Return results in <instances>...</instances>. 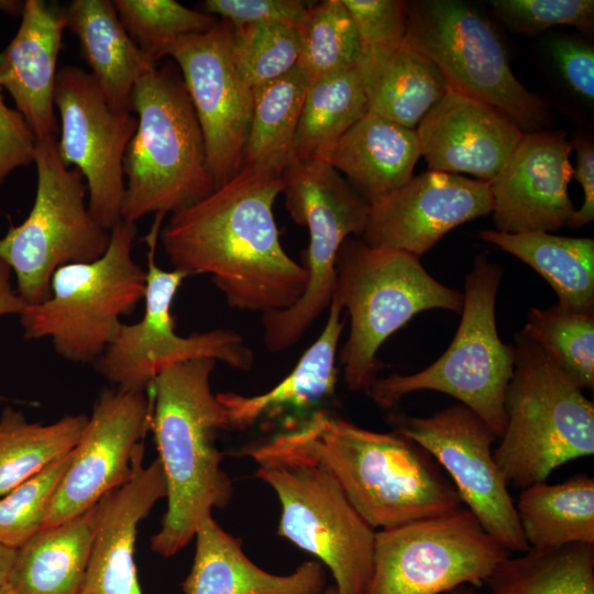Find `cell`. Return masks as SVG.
Wrapping results in <instances>:
<instances>
[{
    "label": "cell",
    "mask_w": 594,
    "mask_h": 594,
    "mask_svg": "<svg viewBox=\"0 0 594 594\" xmlns=\"http://www.w3.org/2000/svg\"><path fill=\"white\" fill-rule=\"evenodd\" d=\"M136 232L135 223L121 220L100 257L59 266L50 296L19 315L24 339L50 338L62 358L94 363L114 340L120 318L144 298L146 271L132 256Z\"/></svg>",
    "instance_id": "8"
},
{
    "label": "cell",
    "mask_w": 594,
    "mask_h": 594,
    "mask_svg": "<svg viewBox=\"0 0 594 594\" xmlns=\"http://www.w3.org/2000/svg\"><path fill=\"white\" fill-rule=\"evenodd\" d=\"M502 268L480 254L465 277L462 317L447 351L425 370L376 378L366 389L380 406H395L424 389L453 396L499 438L506 426L505 392L513 375L515 346L504 343L495 320Z\"/></svg>",
    "instance_id": "9"
},
{
    "label": "cell",
    "mask_w": 594,
    "mask_h": 594,
    "mask_svg": "<svg viewBox=\"0 0 594 594\" xmlns=\"http://www.w3.org/2000/svg\"><path fill=\"white\" fill-rule=\"evenodd\" d=\"M355 24L360 40L358 69L367 95L385 65L405 41L406 1L342 0Z\"/></svg>",
    "instance_id": "40"
},
{
    "label": "cell",
    "mask_w": 594,
    "mask_h": 594,
    "mask_svg": "<svg viewBox=\"0 0 594 594\" xmlns=\"http://www.w3.org/2000/svg\"><path fill=\"white\" fill-rule=\"evenodd\" d=\"M332 299L350 316L340 356L345 384L366 391L377 378V351L392 333L427 309L461 314L464 297L428 274L420 257L350 237L336 260Z\"/></svg>",
    "instance_id": "7"
},
{
    "label": "cell",
    "mask_w": 594,
    "mask_h": 594,
    "mask_svg": "<svg viewBox=\"0 0 594 594\" xmlns=\"http://www.w3.org/2000/svg\"><path fill=\"white\" fill-rule=\"evenodd\" d=\"M514 346L506 426L494 458L507 485L525 488L573 459L594 454V405L521 331Z\"/></svg>",
    "instance_id": "6"
},
{
    "label": "cell",
    "mask_w": 594,
    "mask_h": 594,
    "mask_svg": "<svg viewBox=\"0 0 594 594\" xmlns=\"http://www.w3.org/2000/svg\"><path fill=\"white\" fill-rule=\"evenodd\" d=\"M67 28L77 36L81 58L116 111H132L138 79L152 66L121 23L112 1L73 0Z\"/></svg>",
    "instance_id": "26"
},
{
    "label": "cell",
    "mask_w": 594,
    "mask_h": 594,
    "mask_svg": "<svg viewBox=\"0 0 594 594\" xmlns=\"http://www.w3.org/2000/svg\"><path fill=\"white\" fill-rule=\"evenodd\" d=\"M322 594H338L334 585L327 586Z\"/></svg>",
    "instance_id": "51"
},
{
    "label": "cell",
    "mask_w": 594,
    "mask_h": 594,
    "mask_svg": "<svg viewBox=\"0 0 594 594\" xmlns=\"http://www.w3.org/2000/svg\"><path fill=\"white\" fill-rule=\"evenodd\" d=\"M491 211L487 182L428 170L370 205L362 240L420 257L453 228Z\"/></svg>",
    "instance_id": "19"
},
{
    "label": "cell",
    "mask_w": 594,
    "mask_h": 594,
    "mask_svg": "<svg viewBox=\"0 0 594 594\" xmlns=\"http://www.w3.org/2000/svg\"><path fill=\"white\" fill-rule=\"evenodd\" d=\"M391 422L448 472L461 502L491 536L509 552L529 549L494 458L492 446L498 438L476 414L458 404L429 417L393 415Z\"/></svg>",
    "instance_id": "15"
},
{
    "label": "cell",
    "mask_w": 594,
    "mask_h": 594,
    "mask_svg": "<svg viewBox=\"0 0 594 594\" xmlns=\"http://www.w3.org/2000/svg\"><path fill=\"white\" fill-rule=\"evenodd\" d=\"M215 364L200 358L169 365L147 389L153 402L150 430L167 485V510L151 548L164 558L182 550L212 509L226 507L233 494L216 446L217 433L231 426L211 391Z\"/></svg>",
    "instance_id": "2"
},
{
    "label": "cell",
    "mask_w": 594,
    "mask_h": 594,
    "mask_svg": "<svg viewBox=\"0 0 594 594\" xmlns=\"http://www.w3.org/2000/svg\"><path fill=\"white\" fill-rule=\"evenodd\" d=\"M581 389L594 386V312L531 308L521 330Z\"/></svg>",
    "instance_id": "37"
},
{
    "label": "cell",
    "mask_w": 594,
    "mask_h": 594,
    "mask_svg": "<svg viewBox=\"0 0 594 594\" xmlns=\"http://www.w3.org/2000/svg\"><path fill=\"white\" fill-rule=\"evenodd\" d=\"M575 150L576 164L573 176L583 189V204L575 210L568 227L576 230L594 219V145L592 138L579 134L570 141Z\"/></svg>",
    "instance_id": "46"
},
{
    "label": "cell",
    "mask_w": 594,
    "mask_h": 594,
    "mask_svg": "<svg viewBox=\"0 0 594 594\" xmlns=\"http://www.w3.org/2000/svg\"><path fill=\"white\" fill-rule=\"evenodd\" d=\"M420 156L416 129L369 110L341 138L329 163L372 205L408 183Z\"/></svg>",
    "instance_id": "25"
},
{
    "label": "cell",
    "mask_w": 594,
    "mask_h": 594,
    "mask_svg": "<svg viewBox=\"0 0 594 594\" xmlns=\"http://www.w3.org/2000/svg\"><path fill=\"white\" fill-rule=\"evenodd\" d=\"M300 426L316 455L374 529L462 506L432 455L395 430H367L326 411L314 413Z\"/></svg>",
    "instance_id": "4"
},
{
    "label": "cell",
    "mask_w": 594,
    "mask_h": 594,
    "mask_svg": "<svg viewBox=\"0 0 594 594\" xmlns=\"http://www.w3.org/2000/svg\"><path fill=\"white\" fill-rule=\"evenodd\" d=\"M485 594H594V544L529 548L484 581Z\"/></svg>",
    "instance_id": "33"
},
{
    "label": "cell",
    "mask_w": 594,
    "mask_h": 594,
    "mask_svg": "<svg viewBox=\"0 0 594 594\" xmlns=\"http://www.w3.org/2000/svg\"><path fill=\"white\" fill-rule=\"evenodd\" d=\"M449 88L436 64L405 40L369 95V110L416 129Z\"/></svg>",
    "instance_id": "35"
},
{
    "label": "cell",
    "mask_w": 594,
    "mask_h": 594,
    "mask_svg": "<svg viewBox=\"0 0 594 594\" xmlns=\"http://www.w3.org/2000/svg\"><path fill=\"white\" fill-rule=\"evenodd\" d=\"M508 557L461 506L376 531L367 594H441L479 585Z\"/></svg>",
    "instance_id": "13"
},
{
    "label": "cell",
    "mask_w": 594,
    "mask_h": 594,
    "mask_svg": "<svg viewBox=\"0 0 594 594\" xmlns=\"http://www.w3.org/2000/svg\"><path fill=\"white\" fill-rule=\"evenodd\" d=\"M152 413L148 391L113 387L99 394L56 490L44 528L82 514L131 479L144 455L143 438L151 428Z\"/></svg>",
    "instance_id": "17"
},
{
    "label": "cell",
    "mask_w": 594,
    "mask_h": 594,
    "mask_svg": "<svg viewBox=\"0 0 594 594\" xmlns=\"http://www.w3.org/2000/svg\"><path fill=\"white\" fill-rule=\"evenodd\" d=\"M429 170L491 182L525 134L495 107L449 88L416 128Z\"/></svg>",
    "instance_id": "21"
},
{
    "label": "cell",
    "mask_w": 594,
    "mask_h": 594,
    "mask_svg": "<svg viewBox=\"0 0 594 594\" xmlns=\"http://www.w3.org/2000/svg\"><path fill=\"white\" fill-rule=\"evenodd\" d=\"M65 8L25 0L20 26L0 52V86L13 98L36 142L55 139L54 91Z\"/></svg>",
    "instance_id": "23"
},
{
    "label": "cell",
    "mask_w": 594,
    "mask_h": 594,
    "mask_svg": "<svg viewBox=\"0 0 594 594\" xmlns=\"http://www.w3.org/2000/svg\"><path fill=\"white\" fill-rule=\"evenodd\" d=\"M95 520L96 505L16 549L7 581L10 594H80Z\"/></svg>",
    "instance_id": "28"
},
{
    "label": "cell",
    "mask_w": 594,
    "mask_h": 594,
    "mask_svg": "<svg viewBox=\"0 0 594 594\" xmlns=\"http://www.w3.org/2000/svg\"><path fill=\"white\" fill-rule=\"evenodd\" d=\"M285 207L306 226L309 245L305 292L290 308L262 315L264 343L271 352L290 348L329 308L336 284V260L351 235L362 237L370 205L328 162H290L280 175Z\"/></svg>",
    "instance_id": "12"
},
{
    "label": "cell",
    "mask_w": 594,
    "mask_h": 594,
    "mask_svg": "<svg viewBox=\"0 0 594 594\" xmlns=\"http://www.w3.org/2000/svg\"><path fill=\"white\" fill-rule=\"evenodd\" d=\"M231 32V23L220 20L165 52L178 65L196 112L216 188L242 169L253 110L252 89L241 79L232 58Z\"/></svg>",
    "instance_id": "18"
},
{
    "label": "cell",
    "mask_w": 594,
    "mask_h": 594,
    "mask_svg": "<svg viewBox=\"0 0 594 594\" xmlns=\"http://www.w3.org/2000/svg\"><path fill=\"white\" fill-rule=\"evenodd\" d=\"M343 308L331 300L320 336L304 352L293 371L270 391L245 396L218 393L228 413L231 429L242 430L263 417L285 409H306L333 394L337 384V351L344 328Z\"/></svg>",
    "instance_id": "27"
},
{
    "label": "cell",
    "mask_w": 594,
    "mask_h": 594,
    "mask_svg": "<svg viewBox=\"0 0 594 594\" xmlns=\"http://www.w3.org/2000/svg\"><path fill=\"white\" fill-rule=\"evenodd\" d=\"M164 217L155 215L145 238L148 255L143 317L132 324L121 323L114 340L94 362L101 376L123 391L146 392L165 367L195 359L218 360L241 371L250 370L254 362L253 351L233 330L215 329L189 337L176 333L170 308L189 275L175 268L165 271L155 262Z\"/></svg>",
    "instance_id": "14"
},
{
    "label": "cell",
    "mask_w": 594,
    "mask_h": 594,
    "mask_svg": "<svg viewBox=\"0 0 594 594\" xmlns=\"http://www.w3.org/2000/svg\"><path fill=\"white\" fill-rule=\"evenodd\" d=\"M309 80L296 66L284 76L252 88L253 110L242 167L279 176L290 162Z\"/></svg>",
    "instance_id": "32"
},
{
    "label": "cell",
    "mask_w": 594,
    "mask_h": 594,
    "mask_svg": "<svg viewBox=\"0 0 594 594\" xmlns=\"http://www.w3.org/2000/svg\"><path fill=\"white\" fill-rule=\"evenodd\" d=\"M550 55L565 84L583 100H594V48L572 37L550 42Z\"/></svg>",
    "instance_id": "44"
},
{
    "label": "cell",
    "mask_w": 594,
    "mask_h": 594,
    "mask_svg": "<svg viewBox=\"0 0 594 594\" xmlns=\"http://www.w3.org/2000/svg\"><path fill=\"white\" fill-rule=\"evenodd\" d=\"M571 142L561 130L525 133L505 165L488 182L496 231L551 232L571 221L575 207Z\"/></svg>",
    "instance_id": "20"
},
{
    "label": "cell",
    "mask_w": 594,
    "mask_h": 594,
    "mask_svg": "<svg viewBox=\"0 0 594 594\" xmlns=\"http://www.w3.org/2000/svg\"><path fill=\"white\" fill-rule=\"evenodd\" d=\"M132 110L138 127L123 160V221L175 213L216 189L200 124L173 65L156 64L138 79Z\"/></svg>",
    "instance_id": "5"
},
{
    "label": "cell",
    "mask_w": 594,
    "mask_h": 594,
    "mask_svg": "<svg viewBox=\"0 0 594 594\" xmlns=\"http://www.w3.org/2000/svg\"><path fill=\"white\" fill-rule=\"evenodd\" d=\"M309 6L300 0H206L207 13L218 15L232 26L265 22L298 24Z\"/></svg>",
    "instance_id": "43"
},
{
    "label": "cell",
    "mask_w": 594,
    "mask_h": 594,
    "mask_svg": "<svg viewBox=\"0 0 594 594\" xmlns=\"http://www.w3.org/2000/svg\"><path fill=\"white\" fill-rule=\"evenodd\" d=\"M193 566L182 583L184 594H322L327 574L318 560L299 564L289 574L258 568L242 550L241 540L212 518L195 534Z\"/></svg>",
    "instance_id": "24"
},
{
    "label": "cell",
    "mask_w": 594,
    "mask_h": 594,
    "mask_svg": "<svg viewBox=\"0 0 594 594\" xmlns=\"http://www.w3.org/2000/svg\"><path fill=\"white\" fill-rule=\"evenodd\" d=\"M297 67L309 82L318 77L358 67L360 40L342 0L310 2L298 23Z\"/></svg>",
    "instance_id": "36"
},
{
    "label": "cell",
    "mask_w": 594,
    "mask_h": 594,
    "mask_svg": "<svg viewBox=\"0 0 594 594\" xmlns=\"http://www.w3.org/2000/svg\"><path fill=\"white\" fill-rule=\"evenodd\" d=\"M125 31L154 64L175 42L211 29L218 20L175 0L112 1Z\"/></svg>",
    "instance_id": "38"
},
{
    "label": "cell",
    "mask_w": 594,
    "mask_h": 594,
    "mask_svg": "<svg viewBox=\"0 0 594 594\" xmlns=\"http://www.w3.org/2000/svg\"><path fill=\"white\" fill-rule=\"evenodd\" d=\"M24 1L0 0V12L18 15L22 13Z\"/></svg>",
    "instance_id": "49"
},
{
    "label": "cell",
    "mask_w": 594,
    "mask_h": 594,
    "mask_svg": "<svg viewBox=\"0 0 594 594\" xmlns=\"http://www.w3.org/2000/svg\"><path fill=\"white\" fill-rule=\"evenodd\" d=\"M0 594H10L8 587H7V584L2 587H0Z\"/></svg>",
    "instance_id": "52"
},
{
    "label": "cell",
    "mask_w": 594,
    "mask_h": 594,
    "mask_svg": "<svg viewBox=\"0 0 594 594\" xmlns=\"http://www.w3.org/2000/svg\"><path fill=\"white\" fill-rule=\"evenodd\" d=\"M54 106L61 118L58 156L85 177L89 212L110 231L122 220L123 160L136 117L113 110L92 75L73 65L57 70Z\"/></svg>",
    "instance_id": "16"
},
{
    "label": "cell",
    "mask_w": 594,
    "mask_h": 594,
    "mask_svg": "<svg viewBox=\"0 0 594 594\" xmlns=\"http://www.w3.org/2000/svg\"><path fill=\"white\" fill-rule=\"evenodd\" d=\"M406 9L405 40L436 64L450 88L501 110L524 133L546 130V101L517 79L481 12L457 0L406 1Z\"/></svg>",
    "instance_id": "10"
},
{
    "label": "cell",
    "mask_w": 594,
    "mask_h": 594,
    "mask_svg": "<svg viewBox=\"0 0 594 594\" xmlns=\"http://www.w3.org/2000/svg\"><path fill=\"white\" fill-rule=\"evenodd\" d=\"M283 180L242 167L196 204L172 213L162 230L175 270L208 274L235 309L262 315L294 306L307 271L284 250L273 206Z\"/></svg>",
    "instance_id": "1"
},
{
    "label": "cell",
    "mask_w": 594,
    "mask_h": 594,
    "mask_svg": "<svg viewBox=\"0 0 594 594\" xmlns=\"http://www.w3.org/2000/svg\"><path fill=\"white\" fill-rule=\"evenodd\" d=\"M242 453L280 502L277 535L324 564L338 594H367L376 531L316 455L300 424Z\"/></svg>",
    "instance_id": "3"
},
{
    "label": "cell",
    "mask_w": 594,
    "mask_h": 594,
    "mask_svg": "<svg viewBox=\"0 0 594 594\" xmlns=\"http://www.w3.org/2000/svg\"><path fill=\"white\" fill-rule=\"evenodd\" d=\"M16 550L0 544V587L7 584Z\"/></svg>",
    "instance_id": "48"
},
{
    "label": "cell",
    "mask_w": 594,
    "mask_h": 594,
    "mask_svg": "<svg viewBox=\"0 0 594 594\" xmlns=\"http://www.w3.org/2000/svg\"><path fill=\"white\" fill-rule=\"evenodd\" d=\"M34 164L37 183L32 209L0 239V258L14 273L16 293L25 305L50 296L59 266L97 260L110 241V231L86 205L81 173L62 162L55 139L36 142Z\"/></svg>",
    "instance_id": "11"
},
{
    "label": "cell",
    "mask_w": 594,
    "mask_h": 594,
    "mask_svg": "<svg viewBox=\"0 0 594 594\" xmlns=\"http://www.w3.org/2000/svg\"><path fill=\"white\" fill-rule=\"evenodd\" d=\"M0 86V185L16 168L34 163L36 140L22 116L7 106Z\"/></svg>",
    "instance_id": "45"
},
{
    "label": "cell",
    "mask_w": 594,
    "mask_h": 594,
    "mask_svg": "<svg viewBox=\"0 0 594 594\" xmlns=\"http://www.w3.org/2000/svg\"><path fill=\"white\" fill-rule=\"evenodd\" d=\"M87 421L86 415H70L42 425L6 407L0 416V497L73 451Z\"/></svg>",
    "instance_id": "34"
},
{
    "label": "cell",
    "mask_w": 594,
    "mask_h": 594,
    "mask_svg": "<svg viewBox=\"0 0 594 594\" xmlns=\"http://www.w3.org/2000/svg\"><path fill=\"white\" fill-rule=\"evenodd\" d=\"M166 496L160 459L144 465L142 458L128 482L99 499L80 594H143L134 561L138 526Z\"/></svg>",
    "instance_id": "22"
},
{
    "label": "cell",
    "mask_w": 594,
    "mask_h": 594,
    "mask_svg": "<svg viewBox=\"0 0 594 594\" xmlns=\"http://www.w3.org/2000/svg\"><path fill=\"white\" fill-rule=\"evenodd\" d=\"M367 111V95L358 67L311 80L294 138L290 162L329 163L341 138Z\"/></svg>",
    "instance_id": "31"
},
{
    "label": "cell",
    "mask_w": 594,
    "mask_h": 594,
    "mask_svg": "<svg viewBox=\"0 0 594 594\" xmlns=\"http://www.w3.org/2000/svg\"><path fill=\"white\" fill-rule=\"evenodd\" d=\"M446 594H483V593L476 591L473 586H466L465 584V585L458 586L454 590L447 592Z\"/></svg>",
    "instance_id": "50"
},
{
    "label": "cell",
    "mask_w": 594,
    "mask_h": 594,
    "mask_svg": "<svg viewBox=\"0 0 594 594\" xmlns=\"http://www.w3.org/2000/svg\"><path fill=\"white\" fill-rule=\"evenodd\" d=\"M491 7L508 29L524 34L557 25L591 31L594 24L593 0H493Z\"/></svg>",
    "instance_id": "42"
},
{
    "label": "cell",
    "mask_w": 594,
    "mask_h": 594,
    "mask_svg": "<svg viewBox=\"0 0 594 594\" xmlns=\"http://www.w3.org/2000/svg\"><path fill=\"white\" fill-rule=\"evenodd\" d=\"M298 24L265 22L232 26L231 52L235 68L246 86L279 78L297 66Z\"/></svg>",
    "instance_id": "39"
},
{
    "label": "cell",
    "mask_w": 594,
    "mask_h": 594,
    "mask_svg": "<svg viewBox=\"0 0 594 594\" xmlns=\"http://www.w3.org/2000/svg\"><path fill=\"white\" fill-rule=\"evenodd\" d=\"M479 237L539 273L557 294L559 306L573 312H594L593 239L496 230H482Z\"/></svg>",
    "instance_id": "29"
},
{
    "label": "cell",
    "mask_w": 594,
    "mask_h": 594,
    "mask_svg": "<svg viewBox=\"0 0 594 594\" xmlns=\"http://www.w3.org/2000/svg\"><path fill=\"white\" fill-rule=\"evenodd\" d=\"M72 459L73 451L0 497V544L16 550L44 528Z\"/></svg>",
    "instance_id": "41"
},
{
    "label": "cell",
    "mask_w": 594,
    "mask_h": 594,
    "mask_svg": "<svg viewBox=\"0 0 594 594\" xmlns=\"http://www.w3.org/2000/svg\"><path fill=\"white\" fill-rule=\"evenodd\" d=\"M515 507L529 548L594 544V480L586 474L529 485Z\"/></svg>",
    "instance_id": "30"
},
{
    "label": "cell",
    "mask_w": 594,
    "mask_h": 594,
    "mask_svg": "<svg viewBox=\"0 0 594 594\" xmlns=\"http://www.w3.org/2000/svg\"><path fill=\"white\" fill-rule=\"evenodd\" d=\"M11 268L0 258V316L20 315L26 306L11 285ZM3 397L0 395V400Z\"/></svg>",
    "instance_id": "47"
}]
</instances>
